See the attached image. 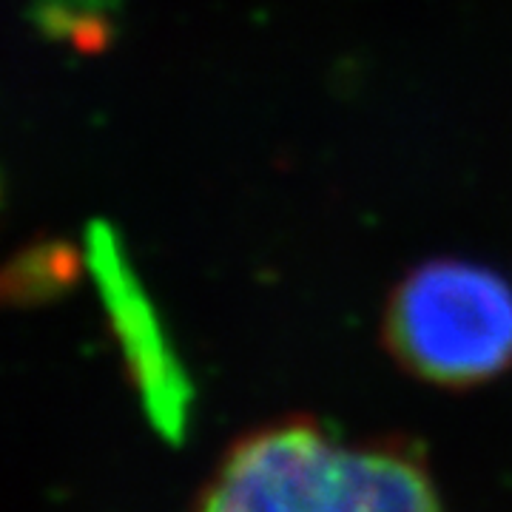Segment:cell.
<instances>
[{
  "instance_id": "cell-1",
  "label": "cell",
  "mask_w": 512,
  "mask_h": 512,
  "mask_svg": "<svg viewBox=\"0 0 512 512\" xmlns=\"http://www.w3.org/2000/svg\"><path fill=\"white\" fill-rule=\"evenodd\" d=\"M194 512H441V498L407 441H345L282 419L225 453Z\"/></svg>"
},
{
  "instance_id": "cell-2",
  "label": "cell",
  "mask_w": 512,
  "mask_h": 512,
  "mask_svg": "<svg viewBox=\"0 0 512 512\" xmlns=\"http://www.w3.org/2000/svg\"><path fill=\"white\" fill-rule=\"evenodd\" d=\"M384 330L390 353L424 382H490L512 365V285L473 262H427L396 288Z\"/></svg>"
},
{
  "instance_id": "cell-3",
  "label": "cell",
  "mask_w": 512,
  "mask_h": 512,
  "mask_svg": "<svg viewBox=\"0 0 512 512\" xmlns=\"http://www.w3.org/2000/svg\"><path fill=\"white\" fill-rule=\"evenodd\" d=\"M86 262L148 407L157 413L160 424L177 427L185 404L180 365L174 362L171 350L165 345L157 313L128 262L126 248L120 245V237L109 225L89 228Z\"/></svg>"
},
{
  "instance_id": "cell-4",
  "label": "cell",
  "mask_w": 512,
  "mask_h": 512,
  "mask_svg": "<svg viewBox=\"0 0 512 512\" xmlns=\"http://www.w3.org/2000/svg\"><path fill=\"white\" fill-rule=\"evenodd\" d=\"M72 274L69 256L63 248H35L20 256V262L9 271V279L18 282V293L23 296H43L63 285Z\"/></svg>"
}]
</instances>
